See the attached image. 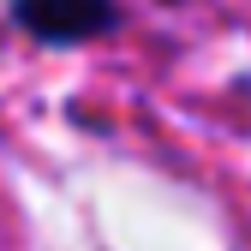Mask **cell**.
Listing matches in <instances>:
<instances>
[{
  "instance_id": "7a4b0ae2",
  "label": "cell",
  "mask_w": 251,
  "mask_h": 251,
  "mask_svg": "<svg viewBox=\"0 0 251 251\" xmlns=\"http://www.w3.org/2000/svg\"><path fill=\"white\" fill-rule=\"evenodd\" d=\"M162 6H179V0H162Z\"/></svg>"
},
{
  "instance_id": "6da1fadb",
  "label": "cell",
  "mask_w": 251,
  "mask_h": 251,
  "mask_svg": "<svg viewBox=\"0 0 251 251\" xmlns=\"http://www.w3.org/2000/svg\"><path fill=\"white\" fill-rule=\"evenodd\" d=\"M12 24L42 48H78L120 30V0H12Z\"/></svg>"
}]
</instances>
